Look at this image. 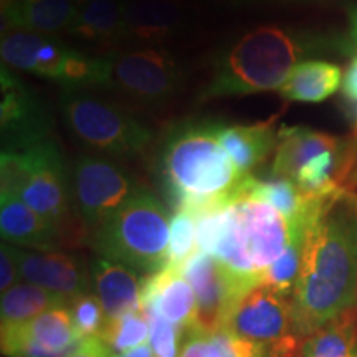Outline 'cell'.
Here are the masks:
<instances>
[{
	"instance_id": "5",
	"label": "cell",
	"mask_w": 357,
	"mask_h": 357,
	"mask_svg": "<svg viewBox=\"0 0 357 357\" xmlns=\"http://www.w3.org/2000/svg\"><path fill=\"white\" fill-rule=\"evenodd\" d=\"M310 225H293L265 200L242 194L223 212L222 231L212 255L236 287L248 291L260 284L261 275Z\"/></svg>"
},
{
	"instance_id": "7",
	"label": "cell",
	"mask_w": 357,
	"mask_h": 357,
	"mask_svg": "<svg viewBox=\"0 0 357 357\" xmlns=\"http://www.w3.org/2000/svg\"><path fill=\"white\" fill-rule=\"evenodd\" d=\"M60 102L71 134L91 149L129 155L142 153L153 141V132L146 124L84 89H63Z\"/></svg>"
},
{
	"instance_id": "9",
	"label": "cell",
	"mask_w": 357,
	"mask_h": 357,
	"mask_svg": "<svg viewBox=\"0 0 357 357\" xmlns=\"http://www.w3.org/2000/svg\"><path fill=\"white\" fill-rule=\"evenodd\" d=\"M109 58L113 66L111 86L147 105L166 102L178 91L184 79L178 61L160 48L142 47L113 52Z\"/></svg>"
},
{
	"instance_id": "3",
	"label": "cell",
	"mask_w": 357,
	"mask_h": 357,
	"mask_svg": "<svg viewBox=\"0 0 357 357\" xmlns=\"http://www.w3.org/2000/svg\"><path fill=\"white\" fill-rule=\"evenodd\" d=\"M314 45L287 26L260 25L218 53L202 100L245 96L280 89L300 58Z\"/></svg>"
},
{
	"instance_id": "21",
	"label": "cell",
	"mask_w": 357,
	"mask_h": 357,
	"mask_svg": "<svg viewBox=\"0 0 357 357\" xmlns=\"http://www.w3.org/2000/svg\"><path fill=\"white\" fill-rule=\"evenodd\" d=\"M341 149V139L306 126H281L278 129L271 176L294 181L305 164L326 151Z\"/></svg>"
},
{
	"instance_id": "38",
	"label": "cell",
	"mask_w": 357,
	"mask_h": 357,
	"mask_svg": "<svg viewBox=\"0 0 357 357\" xmlns=\"http://www.w3.org/2000/svg\"><path fill=\"white\" fill-rule=\"evenodd\" d=\"M114 357H154L153 351H151L149 344H141L137 347H134L131 351L121 352V354H116Z\"/></svg>"
},
{
	"instance_id": "22",
	"label": "cell",
	"mask_w": 357,
	"mask_h": 357,
	"mask_svg": "<svg viewBox=\"0 0 357 357\" xmlns=\"http://www.w3.org/2000/svg\"><path fill=\"white\" fill-rule=\"evenodd\" d=\"M218 139L240 174L250 176L253 169L265 162L271 153H275L278 131H275L271 121L231 124L220 128Z\"/></svg>"
},
{
	"instance_id": "25",
	"label": "cell",
	"mask_w": 357,
	"mask_h": 357,
	"mask_svg": "<svg viewBox=\"0 0 357 357\" xmlns=\"http://www.w3.org/2000/svg\"><path fill=\"white\" fill-rule=\"evenodd\" d=\"M301 357H357V316L354 307L305 337Z\"/></svg>"
},
{
	"instance_id": "19",
	"label": "cell",
	"mask_w": 357,
	"mask_h": 357,
	"mask_svg": "<svg viewBox=\"0 0 357 357\" xmlns=\"http://www.w3.org/2000/svg\"><path fill=\"white\" fill-rule=\"evenodd\" d=\"M0 231L3 242L19 248L58 250L63 247L56 227L13 195H0Z\"/></svg>"
},
{
	"instance_id": "31",
	"label": "cell",
	"mask_w": 357,
	"mask_h": 357,
	"mask_svg": "<svg viewBox=\"0 0 357 357\" xmlns=\"http://www.w3.org/2000/svg\"><path fill=\"white\" fill-rule=\"evenodd\" d=\"M149 346L154 357H178L181 354V336L184 329L169 323L159 316L149 314Z\"/></svg>"
},
{
	"instance_id": "8",
	"label": "cell",
	"mask_w": 357,
	"mask_h": 357,
	"mask_svg": "<svg viewBox=\"0 0 357 357\" xmlns=\"http://www.w3.org/2000/svg\"><path fill=\"white\" fill-rule=\"evenodd\" d=\"M222 328L265 347L268 357H301L291 296L266 284L245 291L231 306Z\"/></svg>"
},
{
	"instance_id": "26",
	"label": "cell",
	"mask_w": 357,
	"mask_h": 357,
	"mask_svg": "<svg viewBox=\"0 0 357 357\" xmlns=\"http://www.w3.org/2000/svg\"><path fill=\"white\" fill-rule=\"evenodd\" d=\"M68 303L70 300L61 294L24 281L8 289L7 293H2V305H0L2 324L25 323L55 307L68 306Z\"/></svg>"
},
{
	"instance_id": "41",
	"label": "cell",
	"mask_w": 357,
	"mask_h": 357,
	"mask_svg": "<svg viewBox=\"0 0 357 357\" xmlns=\"http://www.w3.org/2000/svg\"><path fill=\"white\" fill-rule=\"evenodd\" d=\"M70 2H73V3H75V6H77V7H79V8H82L83 6H86V3L89 2V0H70Z\"/></svg>"
},
{
	"instance_id": "34",
	"label": "cell",
	"mask_w": 357,
	"mask_h": 357,
	"mask_svg": "<svg viewBox=\"0 0 357 357\" xmlns=\"http://www.w3.org/2000/svg\"><path fill=\"white\" fill-rule=\"evenodd\" d=\"M20 270L17 261V247L10 243H2L0 248V289L7 293L8 289L19 284Z\"/></svg>"
},
{
	"instance_id": "43",
	"label": "cell",
	"mask_w": 357,
	"mask_h": 357,
	"mask_svg": "<svg viewBox=\"0 0 357 357\" xmlns=\"http://www.w3.org/2000/svg\"><path fill=\"white\" fill-rule=\"evenodd\" d=\"M354 181H356V182H357V174H356V176H354Z\"/></svg>"
},
{
	"instance_id": "39",
	"label": "cell",
	"mask_w": 357,
	"mask_h": 357,
	"mask_svg": "<svg viewBox=\"0 0 357 357\" xmlns=\"http://www.w3.org/2000/svg\"><path fill=\"white\" fill-rule=\"evenodd\" d=\"M351 116H352V126H354V134L357 137V102H352Z\"/></svg>"
},
{
	"instance_id": "28",
	"label": "cell",
	"mask_w": 357,
	"mask_h": 357,
	"mask_svg": "<svg viewBox=\"0 0 357 357\" xmlns=\"http://www.w3.org/2000/svg\"><path fill=\"white\" fill-rule=\"evenodd\" d=\"M307 234V231H306ZM306 234L296 235L284 250V253L271 265L265 273L261 275L260 284L276 289V291L287 294L293 298L294 287L300 278V271L303 265V252H305Z\"/></svg>"
},
{
	"instance_id": "42",
	"label": "cell",
	"mask_w": 357,
	"mask_h": 357,
	"mask_svg": "<svg viewBox=\"0 0 357 357\" xmlns=\"http://www.w3.org/2000/svg\"><path fill=\"white\" fill-rule=\"evenodd\" d=\"M0 2H15V0H0Z\"/></svg>"
},
{
	"instance_id": "6",
	"label": "cell",
	"mask_w": 357,
	"mask_h": 357,
	"mask_svg": "<svg viewBox=\"0 0 357 357\" xmlns=\"http://www.w3.org/2000/svg\"><path fill=\"white\" fill-rule=\"evenodd\" d=\"M171 218L147 190L134 194L89 234L96 255L116 260L146 276L167 266Z\"/></svg>"
},
{
	"instance_id": "16",
	"label": "cell",
	"mask_w": 357,
	"mask_h": 357,
	"mask_svg": "<svg viewBox=\"0 0 357 357\" xmlns=\"http://www.w3.org/2000/svg\"><path fill=\"white\" fill-rule=\"evenodd\" d=\"M141 307L149 314L181 326L184 331L199 324V303L181 268L167 265L144 278Z\"/></svg>"
},
{
	"instance_id": "4",
	"label": "cell",
	"mask_w": 357,
	"mask_h": 357,
	"mask_svg": "<svg viewBox=\"0 0 357 357\" xmlns=\"http://www.w3.org/2000/svg\"><path fill=\"white\" fill-rule=\"evenodd\" d=\"M0 194L13 195L47 218L60 231L63 247L89 240L88 227L75 205L71 185L60 149L53 139L24 151H2Z\"/></svg>"
},
{
	"instance_id": "33",
	"label": "cell",
	"mask_w": 357,
	"mask_h": 357,
	"mask_svg": "<svg viewBox=\"0 0 357 357\" xmlns=\"http://www.w3.org/2000/svg\"><path fill=\"white\" fill-rule=\"evenodd\" d=\"M223 346V357H268L265 347L240 337L229 329L218 328Z\"/></svg>"
},
{
	"instance_id": "18",
	"label": "cell",
	"mask_w": 357,
	"mask_h": 357,
	"mask_svg": "<svg viewBox=\"0 0 357 357\" xmlns=\"http://www.w3.org/2000/svg\"><path fill=\"white\" fill-rule=\"evenodd\" d=\"M2 35L26 30L42 35L68 33L77 20L79 7L70 0H15L0 2Z\"/></svg>"
},
{
	"instance_id": "13",
	"label": "cell",
	"mask_w": 357,
	"mask_h": 357,
	"mask_svg": "<svg viewBox=\"0 0 357 357\" xmlns=\"http://www.w3.org/2000/svg\"><path fill=\"white\" fill-rule=\"evenodd\" d=\"M78 50L68 47L53 35L15 30L2 35L0 58L12 70L29 71L65 86L68 68Z\"/></svg>"
},
{
	"instance_id": "14",
	"label": "cell",
	"mask_w": 357,
	"mask_h": 357,
	"mask_svg": "<svg viewBox=\"0 0 357 357\" xmlns=\"http://www.w3.org/2000/svg\"><path fill=\"white\" fill-rule=\"evenodd\" d=\"M181 270L197 296L199 324L205 329L222 328L231 306L245 291L236 287L215 257L202 250H197Z\"/></svg>"
},
{
	"instance_id": "1",
	"label": "cell",
	"mask_w": 357,
	"mask_h": 357,
	"mask_svg": "<svg viewBox=\"0 0 357 357\" xmlns=\"http://www.w3.org/2000/svg\"><path fill=\"white\" fill-rule=\"evenodd\" d=\"M291 301L300 337L356 306L357 194L344 187L323 200L307 229Z\"/></svg>"
},
{
	"instance_id": "37",
	"label": "cell",
	"mask_w": 357,
	"mask_h": 357,
	"mask_svg": "<svg viewBox=\"0 0 357 357\" xmlns=\"http://www.w3.org/2000/svg\"><path fill=\"white\" fill-rule=\"evenodd\" d=\"M349 38L352 50L357 53V7H352L349 10Z\"/></svg>"
},
{
	"instance_id": "29",
	"label": "cell",
	"mask_w": 357,
	"mask_h": 357,
	"mask_svg": "<svg viewBox=\"0 0 357 357\" xmlns=\"http://www.w3.org/2000/svg\"><path fill=\"white\" fill-rule=\"evenodd\" d=\"M197 223L199 218L189 211H176L171 217L167 265L182 268L197 252Z\"/></svg>"
},
{
	"instance_id": "23",
	"label": "cell",
	"mask_w": 357,
	"mask_h": 357,
	"mask_svg": "<svg viewBox=\"0 0 357 357\" xmlns=\"http://www.w3.org/2000/svg\"><path fill=\"white\" fill-rule=\"evenodd\" d=\"M68 35L96 45H116L128 38L124 22V3L119 0H89L79 13Z\"/></svg>"
},
{
	"instance_id": "40",
	"label": "cell",
	"mask_w": 357,
	"mask_h": 357,
	"mask_svg": "<svg viewBox=\"0 0 357 357\" xmlns=\"http://www.w3.org/2000/svg\"><path fill=\"white\" fill-rule=\"evenodd\" d=\"M207 2H213V3H245V2H252V0H207Z\"/></svg>"
},
{
	"instance_id": "15",
	"label": "cell",
	"mask_w": 357,
	"mask_h": 357,
	"mask_svg": "<svg viewBox=\"0 0 357 357\" xmlns=\"http://www.w3.org/2000/svg\"><path fill=\"white\" fill-rule=\"evenodd\" d=\"M20 278L48 291L73 300L88 293L91 271L77 257L60 250H26L17 247Z\"/></svg>"
},
{
	"instance_id": "10",
	"label": "cell",
	"mask_w": 357,
	"mask_h": 357,
	"mask_svg": "<svg viewBox=\"0 0 357 357\" xmlns=\"http://www.w3.org/2000/svg\"><path fill=\"white\" fill-rule=\"evenodd\" d=\"M77 211L89 234L109 218L137 189L132 178L101 155H82L71 176Z\"/></svg>"
},
{
	"instance_id": "20",
	"label": "cell",
	"mask_w": 357,
	"mask_h": 357,
	"mask_svg": "<svg viewBox=\"0 0 357 357\" xmlns=\"http://www.w3.org/2000/svg\"><path fill=\"white\" fill-rule=\"evenodd\" d=\"M187 20L181 0H131L124 3L128 38L158 43L176 35Z\"/></svg>"
},
{
	"instance_id": "30",
	"label": "cell",
	"mask_w": 357,
	"mask_h": 357,
	"mask_svg": "<svg viewBox=\"0 0 357 357\" xmlns=\"http://www.w3.org/2000/svg\"><path fill=\"white\" fill-rule=\"evenodd\" d=\"M68 310L79 339L100 336L106 323V314L95 293H84L73 298L68 303Z\"/></svg>"
},
{
	"instance_id": "36",
	"label": "cell",
	"mask_w": 357,
	"mask_h": 357,
	"mask_svg": "<svg viewBox=\"0 0 357 357\" xmlns=\"http://www.w3.org/2000/svg\"><path fill=\"white\" fill-rule=\"evenodd\" d=\"M341 89L347 101L357 102V56L352 58L349 66H347L344 77H342Z\"/></svg>"
},
{
	"instance_id": "2",
	"label": "cell",
	"mask_w": 357,
	"mask_h": 357,
	"mask_svg": "<svg viewBox=\"0 0 357 357\" xmlns=\"http://www.w3.org/2000/svg\"><path fill=\"white\" fill-rule=\"evenodd\" d=\"M222 124L187 121L174 126L159 153V172L176 211L200 218L229 207L242 195L247 176L240 174L223 149Z\"/></svg>"
},
{
	"instance_id": "12",
	"label": "cell",
	"mask_w": 357,
	"mask_h": 357,
	"mask_svg": "<svg viewBox=\"0 0 357 357\" xmlns=\"http://www.w3.org/2000/svg\"><path fill=\"white\" fill-rule=\"evenodd\" d=\"M0 341L7 357H68L82 339L68 306H61L25 323L2 324Z\"/></svg>"
},
{
	"instance_id": "24",
	"label": "cell",
	"mask_w": 357,
	"mask_h": 357,
	"mask_svg": "<svg viewBox=\"0 0 357 357\" xmlns=\"http://www.w3.org/2000/svg\"><path fill=\"white\" fill-rule=\"evenodd\" d=\"M342 84V70L319 60L298 63L281 84L278 93L284 100L296 102H323Z\"/></svg>"
},
{
	"instance_id": "35",
	"label": "cell",
	"mask_w": 357,
	"mask_h": 357,
	"mask_svg": "<svg viewBox=\"0 0 357 357\" xmlns=\"http://www.w3.org/2000/svg\"><path fill=\"white\" fill-rule=\"evenodd\" d=\"M68 357H114L113 351L98 336L82 339Z\"/></svg>"
},
{
	"instance_id": "17",
	"label": "cell",
	"mask_w": 357,
	"mask_h": 357,
	"mask_svg": "<svg viewBox=\"0 0 357 357\" xmlns=\"http://www.w3.org/2000/svg\"><path fill=\"white\" fill-rule=\"evenodd\" d=\"M89 271L91 288L105 310L106 319L142 310L141 296L144 278H141L139 271L100 255L91 260Z\"/></svg>"
},
{
	"instance_id": "32",
	"label": "cell",
	"mask_w": 357,
	"mask_h": 357,
	"mask_svg": "<svg viewBox=\"0 0 357 357\" xmlns=\"http://www.w3.org/2000/svg\"><path fill=\"white\" fill-rule=\"evenodd\" d=\"M185 341L178 357H223L222 337L218 329H205L204 326L184 331Z\"/></svg>"
},
{
	"instance_id": "27",
	"label": "cell",
	"mask_w": 357,
	"mask_h": 357,
	"mask_svg": "<svg viewBox=\"0 0 357 357\" xmlns=\"http://www.w3.org/2000/svg\"><path fill=\"white\" fill-rule=\"evenodd\" d=\"M98 337L113 351L114 356L131 351L146 344V339H149V318L144 310H139L119 318L106 319Z\"/></svg>"
},
{
	"instance_id": "11",
	"label": "cell",
	"mask_w": 357,
	"mask_h": 357,
	"mask_svg": "<svg viewBox=\"0 0 357 357\" xmlns=\"http://www.w3.org/2000/svg\"><path fill=\"white\" fill-rule=\"evenodd\" d=\"M0 93L3 151H24L50 139V116L32 89L6 65L0 66Z\"/></svg>"
}]
</instances>
